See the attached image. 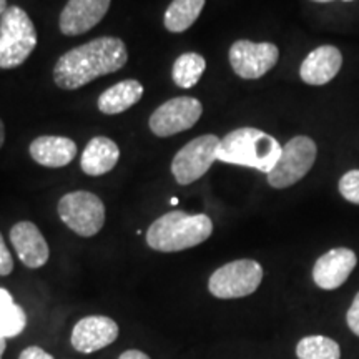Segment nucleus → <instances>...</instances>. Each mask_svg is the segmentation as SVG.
<instances>
[{"mask_svg": "<svg viewBox=\"0 0 359 359\" xmlns=\"http://www.w3.org/2000/svg\"><path fill=\"white\" fill-rule=\"evenodd\" d=\"M127 62V45L122 39L98 37L58 58L53 80L58 88L77 90L98 77L118 72Z\"/></svg>", "mask_w": 359, "mask_h": 359, "instance_id": "f257e3e1", "label": "nucleus"}, {"mask_svg": "<svg viewBox=\"0 0 359 359\" xmlns=\"http://www.w3.org/2000/svg\"><path fill=\"white\" fill-rule=\"evenodd\" d=\"M213 233V222L208 215H188L168 212L155 219L147 231V243L161 253H175L203 243Z\"/></svg>", "mask_w": 359, "mask_h": 359, "instance_id": "f03ea898", "label": "nucleus"}, {"mask_svg": "<svg viewBox=\"0 0 359 359\" xmlns=\"http://www.w3.org/2000/svg\"><path fill=\"white\" fill-rule=\"evenodd\" d=\"M281 145L275 137L253 127L236 128L224 135L218 148V160L269 173L281 155Z\"/></svg>", "mask_w": 359, "mask_h": 359, "instance_id": "7ed1b4c3", "label": "nucleus"}, {"mask_svg": "<svg viewBox=\"0 0 359 359\" xmlns=\"http://www.w3.org/2000/svg\"><path fill=\"white\" fill-rule=\"evenodd\" d=\"M37 45L34 22L24 8L8 7L0 19V69L20 67Z\"/></svg>", "mask_w": 359, "mask_h": 359, "instance_id": "20e7f679", "label": "nucleus"}, {"mask_svg": "<svg viewBox=\"0 0 359 359\" xmlns=\"http://www.w3.org/2000/svg\"><path fill=\"white\" fill-rule=\"evenodd\" d=\"M316 156L318 148L313 138L304 137V135L291 138L290 142H286V145H283L281 155L275 167L266 173L268 183L278 190L293 187L309 173Z\"/></svg>", "mask_w": 359, "mask_h": 359, "instance_id": "39448f33", "label": "nucleus"}, {"mask_svg": "<svg viewBox=\"0 0 359 359\" xmlns=\"http://www.w3.org/2000/svg\"><path fill=\"white\" fill-rule=\"evenodd\" d=\"M263 281V268L255 259H236L223 264L208 281V290L215 298L235 299L253 294Z\"/></svg>", "mask_w": 359, "mask_h": 359, "instance_id": "423d86ee", "label": "nucleus"}, {"mask_svg": "<svg viewBox=\"0 0 359 359\" xmlns=\"http://www.w3.org/2000/svg\"><path fill=\"white\" fill-rule=\"evenodd\" d=\"M58 217L77 235L95 236L105 224V205L90 191H72L58 201Z\"/></svg>", "mask_w": 359, "mask_h": 359, "instance_id": "0eeeda50", "label": "nucleus"}, {"mask_svg": "<svg viewBox=\"0 0 359 359\" xmlns=\"http://www.w3.org/2000/svg\"><path fill=\"white\" fill-rule=\"evenodd\" d=\"M222 138L217 135H201L188 142L175 155L172 161V173L180 185H190L212 168L218 160V148Z\"/></svg>", "mask_w": 359, "mask_h": 359, "instance_id": "6e6552de", "label": "nucleus"}, {"mask_svg": "<svg viewBox=\"0 0 359 359\" xmlns=\"http://www.w3.org/2000/svg\"><path fill=\"white\" fill-rule=\"evenodd\" d=\"M230 65L238 77L257 80L266 75L278 64L280 50L275 43H255L251 40H238L230 48Z\"/></svg>", "mask_w": 359, "mask_h": 359, "instance_id": "1a4fd4ad", "label": "nucleus"}, {"mask_svg": "<svg viewBox=\"0 0 359 359\" xmlns=\"http://www.w3.org/2000/svg\"><path fill=\"white\" fill-rule=\"evenodd\" d=\"M203 114V105L193 97H177L160 105L150 116V130L156 137H172L190 130Z\"/></svg>", "mask_w": 359, "mask_h": 359, "instance_id": "9d476101", "label": "nucleus"}, {"mask_svg": "<svg viewBox=\"0 0 359 359\" xmlns=\"http://www.w3.org/2000/svg\"><path fill=\"white\" fill-rule=\"evenodd\" d=\"M358 264V257L349 248H333L326 251L313 266V280L318 288L331 291L338 290L348 281L349 275Z\"/></svg>", "mask_w": 359, "mask_h": 359, "instance_id": "9b49d317", "label": "nucleus"}, {"mask_svg": "<svg viewBox=\"0 0 359 359\" xmlns=\"http://www.w3.org/2000/svg\"><path fill=\"white\" fill-rule=\"evenodd\" d=\"M118 338V325L109 316L82 318L72 331V346L90 354L110 346Z\"/></svg>", "mask_w": 359, "mask_h": 359, "instance_id": "f8f14e48", "label": "nucleus"}, {"mask_svg": "<svg viewBox=\"0 0 359 359\" xmlns=\"http://www.w3.org/2000/svg\"><path fill=\"white\" fill-rule=\"evenodd\" d=\"M111 0H69L60 13L64 35H82L93 29L109 12Z\"/></svg>", "mask_w": 359, "mask_h": 359, "instance_id": "ddd939ff", "label": "nucleus"}, {"mask_svg": "<svg viewBox=\"0 0 359 359\" xmlns=\"http://www.w3.org/2000/svg\"><path fill=\"white\" fill-rule=\"evenodd\" d=\"M11 241L17 257L27 268H42L48 262L50 250L40 230L32 222H19L11 230Z\"/></svg>", "mask_w": 359, "mask_h": 359, "instance_id": "4468645a", "label": "nucleus"}, {"mask_svg": "<svg viewBox=\"0 0 359 359\" xmlns=\"http://www.w3.org/2000/svg\"><path fill=\"white\" fill-rule=\"evenodd\" d=\"M341 65H343V55L339 48H336L334 45H321L304 58L299 69V77L304 83L321 87L339 74Z\"/></svg>", "mask_w": 359, "mask_h": 359, "instance_id": "2eb2a0df", "label": "nucleus"}, {"mask_svg": "<svg viewBox=\"0 0 359 359\" xmlns=\"http://www.w3.org/2000/svg\"><path fill=\"white\" fill-rule=\"evenodd\" d=\"M77 155V145L67 137L45 135L30 143V156L39 165L47 168H62L74 161Z\"/></svg>", "mask_w": 359, "mask_h": 359, "instance_id": "dca6fc26", "label": "nucleus"}, {"mask_svg": "<svg viewBox=\"0 0 359 359\" xmlns=\"http://www.w3.org/2000/svg\"><path fill=\"white\" fill-rule=\"evenodd\" d=\"M118 158L120 148L114 140L107 137H95L85 147L80 167L88 177H102L115 168Z\"/></svg>", "mask_w": 359, "mask_h": 359, "instance_id": "f3484780", "label": "nucleus"}, {"mask_svg": "<svg viewBox=\"0 0 359 359\" xmlns=\"http://www.w3.org/2000/svg\"><path fill=\"white\" fill-rule=\"evenodd\" d=\"M143 97V87L138 80H122L107 88L98 98V110L105 115H118L128 110Z\"/></svg>", "mask_w": 359, "mask_h": 359, "instance_id": "a211bd4d", "label": "nucleus"}, {"mask_svg": "<svg viewBox=\"0 0 359 359\" xmlns=\"http://www.w3.org/2000/svg\"><path fill=\"white\" fill-rule=\"evenodd\" d=\"M206 0H173L165 12V27L168 32L182 34L195 24Z\"/></svg>", "mask_w": 359, "mask_h": 359, "instance_id": "6ab92c4d", "label": "nucleus"}, {"mask_svg": "<svg viewBox=\"0 0 359 359\" xmlns=\"http://www.w3.org/2000/svg\"><path fill=\"white\" fill-rule=\"evenodd\" d=\"M206 69V60L200 53L187 52L180 55L173 64L172 77L180 88H191L200 82L201 75Z\"/></svg>", "mask_w": 359, "mask_h": 359, "instance_id": "aec40b11", "label": "nucleus"}, {"mask_svg": "<svg viewBox=\"0 0 359 359\" xmlns=\"http://www.w3.org/2000/svg\"><path fill=\"white\" fill-rule=\"evenodd\" d=\"M27 326L25 311L13 302L7 290L0 288V334L4 338H15Z\"/></svg>", "mask_w": 359, "mask_h": 359, "instance_id": "412c9836", "label": "nucleus"}, {"mask_svg": "<svg viewBox=\"0 0 359 359\" xmlns=\"http://www.w3.org/2000/svg\"><path fill=\"white\" fill-rule=\"evenodd\" d=\"M298 359H341V348L334 339L326 336H306L296 346Z\"/></svg>", "mask_w": 359, "mask_h": 359, "instance_id": "4be33fe9", "label": "nucleus"}, {"mask_svg": "<svg viewBox=\"0 0 359 359\" xmlns=\"http://www.w3.org/2000/svg\"><path fill=\"white\" fill-rule=\"evenodd\" d=\"M339 193L349 203L359 205V170H349L339 180Z\"/></svg>", "mask_w": 359, "mask_h": 359, "instance_id": "5701e85b", "label": "nucleus"}, {"mask_svg": "<svg viewBox=\"0 0 359 359\" xmlns=\"http://www.w3.org/2000/svg\"><path fill=\"white\" fill-rule=\"evenodd\" d=\"M13 271V259L11 251H8L6 241H4L2 233H0V276H7Z\"/></svg>", "mask_w": 359, "mask_h": 359, "instance_id": "b1692460", "label": "nucleus"}, {"mask_svg": "<svg viewBox=\"0 0 359 359\" xmlns=\"http://www.w3.org/2000/svg\"><path fill=\"white\" fill-rule=\"evenodd\" d=\"M346 323H348L349 330H351L356 336H359V291H358V294L354 296L351 306H349V309H348Z\"/></svg>", "mask_w": 359, "mask_h": 359, "instance_id": "393cba45", "label": "nucleus"}, {"mask_svg": "<svg viewBox=\"0 0 359 359\" xmlns=\"http://www.w3.org/2000/svg\"><path fill=\"white\" fill-rule=\"evenodd\" d=\"M19 359H53V356L52 354H48L47 351H43L42 348L29 346L20 353Z\"/></svg>", "mask_w": 359, "mask_h": 359, "instance_id": "a878e982", "label": "nucleus"}, {"mask_svg": "<svg viewBox=\"0 0 359 359\" xmlns=\"http://www.w3.org/2000/svg\"><path fill=\"white\" fill-rule=\"evenodd\" d=\"M118 359H150V358H148L145 353L138 351V349H128V351L120 354Z\"/></svg>", "mask_w": 359, "mask_h": 359, "instance_id": "bb28decb", "label": "nucleus"}, {"mask_svg": "<svg viewBox=\"0 0 359 359\" xmlns=\"http://www.w3.org/2000/svg\"><path fill=\"white\" fill-rule=\"evenodd\" d=\"M6 348H7V338H4V336L0 334V359H2L4 353H6Z\"/></svg>", "mask_w": 359, "mask_h": 359, "instance_id": "cd10ccee", "label": "nucleus"}, {"mask_svg": "<svg viewBox=\"0 0 359 359\" xmlns=\"http://www.w3.org/2000/svg\"><path fill=\"white\" fill-rule=\"evenodd\" d=\"M4 142H6V127H4V122L0 120V148H2Z\"/></svg>", "mask_w": 359, "mask_h": 359, "instance_id": "c85d7f7f", "label": "nucleus"}, {"mask_svg": "<svg viewBox=\"0 0 359 359\" xmlns=\"http://www.w3.org/2000/svg\"><path fill=\"white\" fill-rule=\"evenodd\" d=\"M7 8V0H0V19H2V15L6 13Z\"/></svg>", "mask_w": 359, "mask_h": 359, "instance_id": "c756f323", "label": "nucleus"}, {"mask_svg": "<svg viewBox=\"0 0 359 359\" xmlns=\"http://www.w3.org/2000/svg\"><path fill=\"white\" fill-rule=\"evenodd\" d=\"M313 2H318V4H327V2H333V0H313Z\"/></svg>", "mask_w": 359, "mask_h": 359, "instance_id": "7c9ffc66", "label": "nucleus"}, {"mask_svg": "<svg viewBox=\"0 0 359 359\" xmlns=\"http://www.w3.org/2000/svg\"><path fill=\"white\" fill-rule=\"evenodd\" d=\"M170 203H172V205H178V198H172V200H170Z\"/></svg>", "mask_w": 359, "mask_h": 359, "instance_id": "2f4dec72", "label": "nucleus"}, {"mask_svg": "<svg viewBox=\"0 0 359 359\" xmlns=\"http://www.w3.org/2000/svg\"><path fill=\"white\" fill-rule=\"evenodd\" d=\"M344 2H353V0H344Z\"/></svg>", "mask_w": 359, "mask_h": 359, "instance_id": "473e14b6", "label": "nucleus"}]
</instances>
